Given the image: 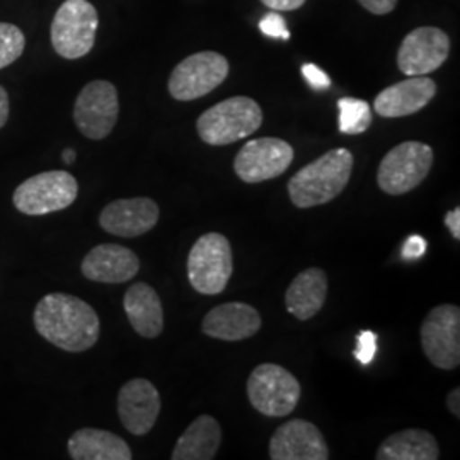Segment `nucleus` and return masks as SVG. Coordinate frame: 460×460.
Segmentation results:
<instances>
[{"label": "nucleus", "mask_w": 460, "mask_h": 460, "mask_svg": "<svg viewBox=\"0 0 460 460\" xmlns=\"http://www.w3.org/2000/svg\"><path fill=\"white\" fill-rule=\"evenodd\" d=\"M33 319L40 336L68 353H83L98 343L99 315L79 296L49 294L36 304Z\"/></svg>", "instance_id": "obj_1"}, {"label": "nucleus", "mask_w": 460, "mask_h": 460, "mask_svg": "<svg viewBox=\"0 0 460 460\" xmlns=\"http://www.w3.org/2000/svg\"><path fill=\"white\" fill-rule=\"evenodd\" d=\"M353 154L348 148H332L302 167L288 181V195L296 208L326 205L345 191L353 172Z\"/></svg>", "instance_id": "obj_2"}, {"label": "nucleus", "mask_w": 460, "mask_h": 460, "mask_svg": "<svg viewBox=\"0 0 460 460\" xmlns=\"http://www.w3.org/2000/svg\"><path fill=\"white\" fill-rule=\"evenodd\" d=\"M263 110L254 99L235 96L207 110L198 118L199 138L208 146H229L260 130Z\"/></svg>", "instance_id": "obj_3"}, {"label": "nucleus", "mask_w": 460, "mask_h": 460, "mask_svg": "<svg viewBox=\"0 0 460 460\" xmlns=\"http://www.w3.org/2000/svg\"><path fill=\"white\" fill-rule=\"evenodd\" d=\"M98 26V11L91 2L66 0L51 21V47L66 60L83 58L94 49Z\"/></svg>", "instance_id": "obj_4"}, {"label": "nucleus", "mask_w": 460, "mask_h": 460, "mask_svg": "<svg viewBox=\"0 0 460 460\" xmlns=\"http://www.w3.org/2000/svg\"><path fill=\"white\" fill-rule=\"evenodd\" d=\"M234 271L229 239L210 232L198 239L188 256V279L198 294L218 296L226 290Z\"/></svg>", "instance_id": "obj_5"}, {"label": "nucleus", "mask_w": 460, "mask_h": 460, "mask_svg": "<svg viewBox=\"0 0 460 460\" xmlns=\"http://www.w3.org/2000/svg\"><path fill=\"white\" fill-rule=\"evenodd\" d=\"M433 148L423 142H402L380 161L378 188L385 195H406L427 180L433 165Z\"/></svg>", "instance_id": "obj_6"}, {"label": "nucleus", "mask_w": 460, "mask_h": 460, "mask_svg": "<svg viewBox=\"0 0 460 460\" xmlns=\"http://www.w3.org/2000/svg\"><path fill=\"white\" fill-rule=\"evenodd\" d=\"M79 195V182L66 171H47L21 182L13 203L21 214L38 217L68 208Z\"/></svg>", "instance_id": "obj_7"}, {"label": "nucleus", "mask_w": 460, "mask_h": 460, "mask_svg": "<svg viewBox=\"0 0 460 460\" xmlns=\"http://www.w3.org/2000/svg\"><path fill=\"white\" fill-rule=\"evenodd\" d=\"M300 384L296 376L277 363L256 367L247 378V397L256 411L279 418L294 411L300 401Z\"/></svg>", "instance_id": "obj_8"}, {"label": "nucleus", "mask_w": 460, "mask_h": 460, "mask_svg": "<svg viewBox=\"0 0 460 460\" xmlns=\"http://www.w3.org/2000/svg\"><path fill=\"white\" fill-rule=\"evenodd\" d=\"M229 62L217 51H198L178 64L169 77V94L178 101H193L210 94L229 75Z\"/></svg>", "instance_id": "obj_9"}, {"label": "nucleus", "mask_w": 460, "mask_h": 460, "mask_svg": "<svg viewBox=\"0 0 460 460\" xmlns=\"http://www.w3.org/2000/svg\"><path fill=\"white\" fill-rule=\"evenodd\" d=\"M421 346L437 368L454 370L460 365V309L444 304L431 309L421 324Z\"/></svg>", "instance_id": "obj_10"}, {"label": "nucleus", "mask_w": 460, "mask_h": 460, "mask_svg": "<svg viewBox=\"0 0 460 460\" xmlns=\"http://www.w3.org/2000/svg\"><path fill=\"white\" fill-rule=\"evenodd\" d=\"M118 115V91L108 81H93L84 85L74 104V121L79 132L91 140H102L113 132Z\"/></svg>", "instance_id": "obj_11"}, {"label": "nucleus", "mask_w": 460, "mask_h": 460, "mask_svg": "<svg viewBox=\"0 0 460 460\" xmlns=\"http://www.w3.org/2000/svg\"><path fill=\"white\" fill-rule=\"evenodd\" d=\"M294 161V148L275 137L249 140L234 159V171L241 181H270L281 176Z\"/></svg>", "instance_id": "obj_12"}, {"label": "nucleus", "mask_w": 460, "mask_h": 460, "mask_svg": "<svg viewBox=\"0 0 460 460\" xmlns=\"http://www.w3.org/2000/svg\"><path fill=\"white\" fill-rule=\"evenodd\" d=\"M450 38L440 28L421 26L408 34L397 51V66L408 77L428 75L444 66Z\"/></svg>", "instance_id": "obj_13"}, {"label": "nucleus", "mask_w": 460, "mask_h": 460, "mask_svg": "<svg viewBox=\"0 0 460 460\" xmlns=\"http://www.w3.org/2000/svg\"><path fill=\"white\" fill-rule=\"evenodd\" d=\"M161 406L159 391L147 378H133L119 389L118 416L135 437H144L154 428Z\"/></svg>", "instance_id": "obj_14"}, {"label": "nucleus", "mask_w": 460, "mask_h": 460, "mask_svg": "<svg viewBox=\"0 0 460 460\" xmlns=\"http://www.w3.org/2000/svg\"><path fill=\"white\" fill-rule=\"evenodd\" d=\"M273 460H328L329 448L319 428L305 420H290L270 440Z\"/></svg>", "instance_id": "obj_15"}, {"label": "nucleus", "mask_w": 460, "mask_h": 460, "mask_svg": "<svg viewBox=\"0 0 460 460\" xmlns=\"http://www.w3.org/2000/svg\"><path fill=\"white\" fill-rule=\"evenodd\" d=\"M159 207L150 198L116 199L106 205L99 215L101 229L118 237H138L155 227Z\"/></svg>", "instance_id": "obj_16"}, {"label": "nucleus", "mask_w": 460, "mask_h": 460, "mask_svg": "<svg viewBox=\"0 0 460 460\" xmlns=\"http://www.w3.org/2000/svg\"><path fill=\"white\" fill-rule=\"evenodd\" d=\"M261 315L244 302H227L205 315L201 331L220 341H243L261 329Z\"/></svg>", "instance_id": "obj_17"}, {"label": "nucleus", "mask_w": 460, "mask_h": 460, "mask_svg": "<svg viewBox=\"0 0 460 460\" xmlns=\"http://www.w3.org/2000/svg\"><path fill=\"white\" fill-rule=\"evenodd\" d=\"M437 94V84L428 75L408 77L402 83L389 85L374 101L376 113L384 118H402L427 108Z\"/></svg>", "instance_id": "obj_18"}, {"label": "nucleus", "mask_w": 460, "mask_h": 460, "mask_svg": "<svg viewBox=\"0 0 460 460\" xmlns=\"http://www.w3.org/2000/svg\"><path fill=\"white\" fill-rule=\"evenodd\" d=\"M140 261L128 247L101 244L91 249L81 264L84 277L98 283H125L137 277Z\"/></svg>", "instance_id": "obj_19"}, {"label": "nucleus", "mask_w": 460, "mask_h": 460, "mask_svg": "<svg viewBox=\"0 0 460 460\" xmlns=\"http://www.w3.org/2000/svg\"><path fill=\"white\" fill-rule=\"evenodd\" d=\"M123 309L132 328L142 338L154 340L164 331V309L161 296L148 283L138 281L127 290Z\"/></svg>", "instance_id": "obj_20"}, {"label": "nucleus", "mask_w": 460, "mask_h": 460, "mask_svg": "<svg viewBox=\"0 0 460 460\" xmlns=\"http://www.w3.org/2000/svg\"><path fill=\"white\" fill-rule=\"evenodd\" d=\"M68 456L74 460H130L132 448L111 431L99 428L77 429L68 444Z\"/></svg>", "instance_id": "obj_21"}, {"label": "nucleus", "mask_w": 460, "mask_h": 460, "mask_svg": "<svg viewBox=\"0 0 460 460\" xmlns=\"http://www.w3.org/2000/svg\"><path fill=\"white\" fill-rule=\"evenodd\" d=\"M328 296V277L321 268H309L290 283L285 304L287 311L298 321H309L319 313Z\"/></svg>", "instance_id": "obj_22"}, {"label": "nucleus", "mask_w": 460, "mask_h": 460, "mask_svg": "<svg viewBox=\"0 0 460 460\" xmlns=\"http://www.w3.org/2000/svg\"><path fill=\"white\" fill-rule=\"evenodd\" d=\"M222 444V428L214 416L201 414L186 428L172 450V460H212Z\"/></svg>", "instance_id": "obj_23"}, {"label": "nucleus", "mask_w": 460, "mask_h": 460, "mask_svg": "<svg viewBox=\"0 0 460 460\" xmlns=\"http://www.w3.org/2000/svg\"><path fill=\"white\" fill-rule=\"evenodd\" d=\"M440 448L437 438L427 431L410 428L387 437L378 447L377 460H437Z\"/></svg>", "instance_id": "obj_24"}, {"label": "nucleus", "mask_w": 460, "mask_h": 460, "mask_svg": "<svg viewBox=\"0 0 460 460\" xmlns=\"http://www.w3.org/2000/svg\"><path fill=\"white\" fill-rule=\"evenodd\" d=\"M340 110V132L345 135H360L372 125V108L367 101L357 98H341Z\"/></svg>", "instance_id": "obj_25"}, {"label": "nucleus", "mask_w": 460, "mask_h": 460, "mask_svg": "<svg viewBox=\"0 0 460 460\" xmlns=\"http://www.w3.org/2000/svg\"><path fill=\"white\" fill-rule=\"evenodd\" d=\"M26 49V36L9 22H0V68L13 66Z\"/></svg>", "instance_id": "obj_26"}, {"label": "nucleus", "mask_w": 460, "mask_h": 460, "mask_svg": "<svg viewBox=\"0 0 460 460\" xmlns=\"http://www.w3.org/2000/svg\"><path fill=\"white\" fill-rule=\"evenodd\" d=\"M260 31L268 36V38H275V40H290V31L287 28V21L283 19L281 14L277 11L266 14L260 21Z\"/></svg>", "instance_id": "obj_27"}, {"label": "nucleus", "mask_w": 460, "mask_h": 460, "mask_svg": "<svg viewBox=\"0 0 460 460\" xmlns=\"http://www.w3.org/2000/svg\"><path fill=\"white\" fill-rule=\"evenodd\" d=\"M357 349H355V357L362 365H370L376 353H377V334L372 331H362L357 336Z\"/></svg>", "instance_id": "obj_28"}, {"label": "nucleus", "mask_w": 460, "mask_h": 460, "mask_svg": "<svg viewBox=\"0 0 460 460\" xmlns=\"http://www.w3.org/2000/svg\"><path fill=\"white\" fill-rule=\"evenodd\" d=\"M427 249V239L421 237V235H418V234H412V235H410V237L404 241L401 256H402L404 261H416V260H420V258L425 256Z\"/></svg>", "instance_id": "obj_29"}, {"label": "nucleus", "mask_w": 460, "mask_h": 460, "mask_svg": "<svg viewBox=\"0 0 460 460\" xmlns=\"http://www.w3.org/2000/svg\"><path fill=\"white\" fill-rule=\"evenodd\" d=\"M302 75L305 77V81L309 83L313 89L326 91L331 87V79H329L328 74L323 68L314 66V64H305L302 66Z\"/></svg>", "instance_id": "obj_30"}, {"label": "nucleus", "mask_w": 460, "mask_h": 460, "mask_svg": "<svg viewBox=\"0 0 460 460\" xmlns=\"http://www.w3.org/2000/svg\"><path fill=\"white\" fill-rule=\"evenodd\" d=\"M358 4L376 16H385L394 11L397 0H358Z\"/></svg>", "instance_id": "obj_31"}, {"label": "nucleus", "mask_w": 460, "mask_h": 460, "mask_svg": "<svg viewBox=\"0 0 460 460\" xmlns=\"http://www.w3.org/2000/svg\"><path fill=\"white\" fill-rule=\"evenodd\" d=\"M261 2L266 7H270L271 11H277V13L296 11L305 4V0H261Z\"/></svg>", "instance_id": "obj_32"}, {"label": "nucleus", "mask_w": 460, "mask_h": 460, "mask_svg": "<svg viewBox=\"0 0 460 460\" xmlns=\"http://www.w3.org/2000/svg\"><path fill=\"white\" fill-rule=\"evenodd\" d=\"M445 226L454 235V239H460V208H454L445 215Z\"/></svg>", "instance_id": "obj_33"}, {"label": "nucleus", "mask_w": 460, "mask_h": 460, "mask_svg": "<svg viewBox=\"0 0 460 460\" xmlns=\"http://www.w3.org/2000/svg\"><path fill=\"white\" fill-rule=\"evenodd\" d=\"M9 113H11L9 94H7V91L0 85V128L5 127V123H7V119H9Z\"/></svg>", "instance_id": "obj_34"}, {"label": "nucleus", "mask_w": 460, "mask_h": 460, "mask_svg": "<svg viewBox=\"0 0 460 460\" xmlns=\"http://www.w3.org/2000/svg\"><path fill=\"white\" fill-rule=\"evenodd\" d=\"M447 406H448V410L450 412L456 416V418H460V389L459 387H456L448 397H447Z\"/></svg>", "instance_id": "obj_35"}, {"label": "nucleus", "mask_w": 460, "mask_h": 460, "mask_svg": "<svg viewBox=\"0 0 460 460\" xmlns=\"http://www.w3.org/2000/svg\"><path fill=\"white\" fill-rule=\"evenodd\" d=\"M64 163L66 164H74V161H75V152L72 150V148H66V150H64Z\"/></svg>", "instance_id": "obj_36"}]
</instances>
